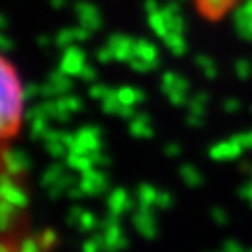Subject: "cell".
Returning <instances> with one entry per match:
<instances>
[{
  "label": "cell",
  "mask_w": 252,
  "mask_h": 252,
  "mask_svg": "<svg viewBox=\"0 0 252 252\" xmlns=\"http://www.w3.org/2000/svg\"><path fill=\"white\" fill-rule=\"evenodd\" d=\"M244 2H250V0H193V6L203 18L217 22Z\"/></svg>",
  "instance_id": "cell-2"
},
{
  "label": "cell",
  "mask_w": 252,
  "mask_h": 252,
  "mask_svg": "<svg viewBox=\"0 0 252 252\" xmlns=\"http://www.w3.org/2000/svg\"><path fill=\"white\" fill-rule=\"evenodd\" d=\"M26 115V92L18 68L0 54V143L14 139Z\"/></svg>",
  "instance_id": "cell-1"
}]
</instances>
